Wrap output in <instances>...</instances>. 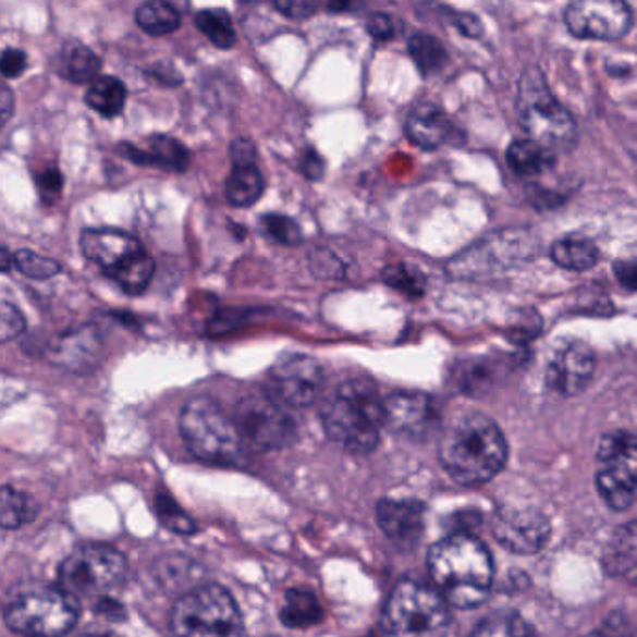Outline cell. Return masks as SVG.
Wrapping results in <instances>:
<instances>
[{"label":"cell","instance_id":"6da1fadb","mask_svg":"<svg viewBox=\"0 0 637 637\" xmlns=\"http://www.w3.org/2000/svg\"><path fill=\"white\" fill-rule=\"evenodd\" d=\"M507 440L485 414L468 413L445 425L438 457L457 483L483 485L507 463Z\"/></svg>","mask_w":637,"mask_h":637},{"label":"cell","instance_id":"7a4b0ae2","mask_svg":"<svg viewBox=\"0 0 637 637\" xmlns=\"http://www.w3.org/2000/svg\"><path fill=\"white\" fill-rule=\"evenodd\" d=\"M427 565L432 586L453 608L470 610L489 597L494 578L492 555L474 535H450L437 542Z\"/></svg>","mask_w":637,"mask_h":637},{"label":"cell","instance_id":"3957f363","mask_svg":"<svg viewBox=\"0 0 637 637\" xmlns=\"http://www.w3.org/2000/svg\"><path fill=\"white\" fill-rule=\"evenodd\" d=\"M321 419L334 442L351 453L367 455L379 445L380 431L387 427L384 400L369 380H347L322 403Z\"/></svg>","mask_w":637,"mask_h":637},{"label":"cell","instance_id":"277c9868","mask_svg":"<svg viewBox=\"0 0 637 637\" xmlns=\"http://www.w3.org/2000/svg\"><path fill=\"white\" fill-rule=\"evenodd\" d=\"M516 112L522 130L544 148L552 151L571 149L578 140V127L573 114L560 103L554 91L550 90L539 68L531 65L522 73Z\"/></svg>","mask_w":637,"mask_h":637},{"label":"cell","instance_id":"5b68a950","mask_svg":"<svg viewBox=\"0 0 637 637\" xmlns=\"http://www.w3.org/2000/svg\"><path fill=\"white\" fill-rule=\"evenodd\" d=\"M450 604L431 586L405 579L388 597L380 628L384 637H445Z\"/></svg>","mask_w":637,"mask_h":637},{"label":"cell","instance_id":"8992f818","mask_svg":"<svg viewBox=\"0 0 637 637\" xmlns=\"http://www.w3.org/2000/svg\"><path fill=\"white\" fill-rule=\"evenodd\" d=\"M181 437L194 457L211 464H232L245 451L233 414L211 397H194L183 406Z\"/></svg>","mask_w":637,"mask_h":637},{"label":"cell","instance_id":"52a82bcc","mask_svg":"<svg viewBox=\"0 0 637 637\" xmlns=\"http://www.w3.org/2000/svg\"><path fill=\"white\" fill-rule=\"evenodd\" d=\"M81 250L130 295H140L154 280V259L130 233L86 230L81 235Z\"/></svg>","mask_w":637,"mask_h":637},{"label":"cell","instance_id":"ba28073f","mask_svg":"<svg viewBox=\"0 0 637 637\" xmlns=\"http://www.w3.org/2000/svg\"><path fill=\"white\" fill-rule=\"evenodd\" d=\"M172 637H245L238 605L224 587L207 584L183 592L170 615Z\"/></svg>","mask_w":637,"mask_h":637},{"label":"cell","instance_id":"9c48e42d","mask_svg":"<svg viewBox=\"0 0 637 637\" xmlns=\"http://www.w3.org/2000/svg\"><path fill=\"white\" fill-rule=\"evenodd\" d=\"M78 600L64 589H41L21 595L7 612L13 632L26 637H62L77 625Z\"/></svg>","mask_w":637,"mask_h":637},{"label":"cell","instance_id":"30bf717a","mask_svg":"<svg viewBox=\"0 0 637 637\" xmlns=\"http://www.w3.org/2000/svg\"><path fill=\"white\" fill-rule=\"evenodd\" d=\"M245 450L274 451L293 444L296 424L290 406L272 393H250L233 413Z\"/></svg>","mask_w":637,"mask_h":637},{"label":"cell","instance_id":"8fae6325","mask_svg":"<svg viewBox=\"0 0 637 637\" xmlns=\"http://www.w3.org/2000/svg\"><path fill=\"white\" fill-rule=\"evenodd\" d=\"M597 489L608 507L626 511L637 495V437L610 432L597 448Z\"/></svg>","mask_w":637,"mask_h":637},{"label":"cell","instance_id":"7c38bea8","mask_svg":"<svg viewBox=\"0 0 637 637\" xmlns=\"http://www.w3.org/2000/svg\"><path fill=\"white\" fill-rule=\"evenodd\" d=\"M125 560L114 548L90 544L75 550L59 571L60 589L78 602L97 599L122 584Z\"/></svg>","mask_w":637,"mask_h":637},{"label":"cell","instance_id":"4fadbf2b","mask_svg":"<svg viewBox=\"0 0 637 637\" xmlns=\"http://www.w3.org/2000/svg\"><path fill=\"white\" fill-rule=\"evenodd\" d=\"M563 20L574 38L617 41L630 33L634 12L626 0H573Z\"/></svg>","mask_w":637,"mask_h":637},{"label":"cell","instance_id":"5bb4252c","mask_svg":"<svg viewBox=\"0 0 637 637\" xmlns=\"http://www.w3.org/2000/svg\"><path fill=\"white\" fill-rule=\"evenodd\" d=\"M274 397L290 408H306L319 400L324 387V373L319 362L306 354H290L271 371Z\"/></svg>","mask_w":637,"mask_h":637},{"label":"cell","instance_id":"9a60e30c","mask_svg":"<svg viewBox=\"0 0 637 637\" xmlns=\"http://www.w3.org/2000/svg\"><path fill=\"white\" fill-rule=\"evenodd\" d=\"M547 516L535 509L503 507L492 518V535L509 552L528 555L539 552L550 539Z\"/></svg>","mask_w":637,"mask_h":637},{"label":"cell","instance_id":"2e32d148","mask_svg":"<svg viewBox=\"0 0 637 637\" xmlns=\"http://www.w3.org/2000/svg\"><path fill=\"white\" fill-rule=\"evenodd\" d=\"M595 375V354L589 345L568 340L555 348L548 362V387L561 395H578L591 384Z\"/></svg>","mask_w":637,"mask_h":637},{"label":"cell","instance_id":"e0dca14e","mask_svg":"<svg viewBox=\"0 0 637 637\" xmlns=\"http://www.w3.org/2000/svg\"><path fill=\"white\" fill-rule=\"evenodd\" d=\"M387 427L403 437H425L437 425L434 401L418 392H397L384 400Z\"/></svg>","mask_w":637,"mask_h":637},{"label":"cell","instance_id":"ac0fdd59","mask_svg":"<svg viewBox=\"0 0 637 637\" xmlns=\"http://www.w3.org/2000/svg\"><path fill=\"white\" fill-rule=\"evenodd\" d=\"M103 342L94 327L71 330L65 334L57 335L47 348V356L54 366L64 367L70 371L86 373L97 366L101 358Z\"/></svg>","mask_w":637,"mask_h":637},{"label":"cell","instance_id":"d6986e66","mask_svg":"<svg viewBox=\"0 0 637 637\" xmlns=\"http://www.w3.org/2000/svg\"><path fill=\"white\" fill-rule=\"evenodd\" d=\"M377 522L397 547H416L424 535V505L408 500H382L377 505Z\"/></svg>","mask_w":637,"mask_h":637},{"label":"cell","instance_id":"ffe728a7","mask_svg":"<svg viewBox=\"0 0 637 637\" xmlns=\"http://www.w3.org/2000/svg\"><path fill=\"white\" fill-rule=\"evenodd\" d=\"M406 136L421 149H437L450 140L453 133L450 118L434 103H419L406 118Z\"/></svg>","mask_w":637,"mask_h":637},{"label":"cell","instance_id":"44dd1931","mask_svg":"<svg viewBox=\"0 0 637 637\" xmlns=\"http://www.w3.org/2000/svg\"><path fill=\"white\" fill-rule=\"evenodd\" d=\"M122 151L127 159L136 164L164 168V170H172V172H183L188 167V159H191L187 148L181 142L167 135L151 136L146 149L125 144L122 146Z\"/></svg>","mask_w":637,"mask_h":637},{"label":"cell","instance_id":"7402d4cb","mask_svg":"<svg viewBox=\"0 0 637 637\" xmlns=\"http://www.w3.org/2000/svg\"><path fill=\"white\" fill-rule=\"evenodd\" d=\"M602 566L608 576H625L637 568V518L613 534L602 555Z\"/></svg>","mask_w":637,"mask_h":637},{"label":"cell","instance_id":"603a6c76","mask_svg":"<svg viewBox=\"0 0 637 637\" xmlns=\"http://www.w3.org/2000/svg\"><path fill=\"white\" fill-rule=\"evenodd\" d=\"M232 174L225 181V198L235 207H250L261 198L265 180L256 161L232 162Z\"/></svg>","mask_w":637,"mask_h":637},{"label":"cell","instance_id":"cb8c5ba5","mask_svg":"<svg viewBox=\"0 0 637 637\" xmlns=\"http://www.w3.org/2000/svg\"><path fill=\"white\" fill-rule=\"evenodd\" d=\"M507 162L515 170V174L522 177H541L554 168L555 159L552 149L544 148L531 138H524L509 146Z\"/></svg>","mask_w":637,"mask_h":637},{"label":"cell","instance_id":"d4e9b609","mask_svg":"<svg viewBox=\"0 0 637 637\" xmlns=\"http://www.w3.org/2000/svg\"><path fill=\"white\" fill-rule=\"evenodd\" d=\"M57 64H59L57 73L60 77L75 84L94 83L101 71V60L96 52L81 44H73L62 49Z\"/></svg>","mask_w":637,"mask_h":637},{"label":"cell","instance_id":"484cf974","mask_svg":"<svg viewBox=\"0 0 637 637\" xmlns=\"http://www.w3.org/2000/svg\"><path fill=\"white\" fill-rule=\"evenodd\" d=\"M552 259L566 271H589L599 261V248L589 238L573 235L552 246Z\"/></svg>","mask_w":637,"mask_h":637},{"label":"cell","instance_id":"4316f807","mask_svg":"<svg viewBox=\"0 0 637 637\" xmlns=\"http://www.w3.org/2000/svg\"><path fill=\"white\" fill-rule=\"evenodd\" d=\"M38 503L33 495L13 487H0V528L17 529L26 526L38 516Z\"/></svg>","mask_w":637,"mask_h":637},{"label":"cell","instance_id":"83f0119b","mask_svg":"<svg viewBox=\"0 0 637 637\" xmlns=\"http://www.w3.org/2000/svg\"><path fill=\"white\" fill-rule=\"evenodd\" d=\"M125 99H127L125 84L114 77H97L86 91V105L105 118H117L118 114H122Z\"/></svg>","mask_w":637,"mask_h":637},{"label":"cell","instance_id":"f1b7e54d","mask_svg":"<svg viewBox=\"0 0 637 637\" xmlns=\"http://www.w3.org/2000/svg\"><path fill=\"white\" fill-rule=\"evenodd\" d=\"M321 602L308 589H291L285 595L282 608V621L291 628H308L321 623Z\"/></svg>","mask_w":637,"mask_h":637},{"label":"cell","instance_id":"f546056e","mask_svg":"<svg viewBox=\"0 0 637 637\" xmlns=\"http://www.w3.org/2000/svg\"><path fill=\"white\" fill-rule=\"evenodd\" d=\"M136 25L149 36H167L180 28L181 15L168 0H148L136 10Z\"/></svg>","mask_w":637,"mask_h":637},{"label":"cell","instance_id":"4dcf8cb0","mask_svg":"<svg viewBox=\"0 0 637 637\" xmlns=\"http://www.w3.org/2000/svg\"><path fill=\"white\" fill-rule=\"evenodd\" d=\"M155 576L168 591H191L193 579L198 578V565L183 555H168L155 565Z\"/></svg>","mask_w":637,"mask_h":637},{"label":"cell","instance_id":"1f68e13d","mask_svg":"<svg viewBox=\"0 0 637 637\" xmlns=\"http://www.w3.org/2000/svg\"><path fill=\"white\" fill-rule=\"evenodd\" d=\"M196 26L206 36L212 46L219 49H232L237 41V34L233 28V21L230 13L220 8H209L196 13Z\"/></svg>","mask_w":637,"mask_h":637},{"label":"cell","instance_id":"d6a6232c","mask_svg":"<svg viewBox=\"0 0 637 637\" xmlns=\"http://www.w3.org/2000/svg\"><path fill=\"white\" fill-rule=\"evenodd\" d=\"M408 52L413 57L414 64L421 71V75L438 73L448 64V51L442 46V41H438L429 34H414L408 41Z\"/></svg>","mask_w":637,"mask_h":637},{"label":"cell","instance_id":"836d02e7","mask_svg":"<svg viewBox=\"0 0 637 637\" xmlns=\"http://www.w3.org/2000/svg\"><path fill=\"white\" fill-rule=\"evenodd\" d=\"M470 637H534L529 626L513 613H494L483 618Z\"/></svg>","mask_w":637,"mask_h":637},{"label":"cell","instance_id":"e575fe53","mask_svg":"<svg viewBox=\"0 0 637 637\" xmlns=\"http://www.w3.org/2000/svg\"><path fill=\"white\" fill-rule=\"evenodd\" d=\"M13 267L26 278L49 280L60 272V265L51 258H44L36 252L21 250L13 256Z\"/></svg>","mask_w":637,"mask_h":637},{"label":"cell","instance_id":"d590c367","mask_svg":"<svg viewBox=\"0 0 637 637\" xmlns=\"http://www.w3.org/2000/svg\"><path fill=\"white\" fill-rule=\"evenodd\" d=\"M155 511L159 520L167 526L168 529H172L175 534L188 535L196 531L194 522L191 520V516L177 505V503L167 494H159L155 498Z\"/></svg>","mask_w":637,"mask_h":637},{"label":"cell","instance_id":"8d00e7d4","mask_svg":"<svg viewBox=\"0 0 637 637\" xmlns=\"http://www.w3.org/2000/svg\"><path fill=\"white\" fill-rule=\"evenodd\" d=\"M259 224L264 228L265 235L280 245L296 246L303 241L301 228L290 217L271 212V215H265L264 219L259 220Z\"/></svg>","mask_w":637,"mask_h":637},{"label":"cell","instance_id":"74e56055","mask_svg":"<svg viewBox=\"0 0 637 637\" xmlns=\"http://www.w3.org/2000/svg\"><path fill=\"white\" fill-rule=\"evenodd\" d=\"M384 280L392 285L393 290L403 291L406 295L416 296L424 293V280L419 277V272H414L406 265L388 267L384 271Z\"/></svg>","mask_w":637,"mask_h":637},{"label":"cell","instance_id":"f35d334b","mask_svg":"<svg viewBox=\"0 0 637 637\" xmlns=\"http://www.w3.org/2000/svg\"><path fill=\"white\" fill-rule=\"evenodd\" d=\"M26 329L25 316L13 304L0 303V343L20 338Z\"/></svg>","mask_w":637,"mask_h":637},{"label":"cell","instance_id":"ab89813d","mask_svg":"<svg viewBox=\"0 0 637 637\" xmlns=\"http://www.w3.org/2000/svg\"><path fill=\"white\" fill-rule=\"evenodd\" d=\"M278 12L291 20H306L316 13L319 0H274Z\"/></svg>","mask_w":637,"mask_h":637},{"label":"cell","instance_id":"60d3db41","mask_svg":"<svg viewBox=\"0 0 637 637\" xmlns=\"http://www.w3.org/2000/svg\"><path fill=\"white\" fill-rule=\"evenodd\" d=\"M26 54L20 49H7L0 54V75L7 78H17L26 70Z\"/></svg>","mask_w":637,"mask_h":637},{"label":"cell","instance_id":"b9f144b4","mask_svg":"<svg viewBox=\"0 0 637 637\" xmlns=\"http://www.w3.org/2000/svg\"><path fill=\"white\" fill-rule=\"evenodd\" d=\"M367 33L377 41H388L395 36V25L388 13H373L367 20Z\"/></svg>","mask_w":637,"mask_h":637},{"label":"cell","instance_id":"7bdbcfd3","mask_svg":"<svg viewBox=\"0 0 637 637\" xmlns=\"http://www.w3.org/2000/svg\"><path fill=\"white\" fill-rule=\"evenodd\" d=\"M451 21L457 26L458 33L466 38H481L483 36V23L474 13L451 12Z\"/></svg>","mask_w":637,"mask_h":637},{"label":"cell","instance_id":"ee69618b","mask_svg":"<svg viewBox=\"0 0 637 637\" xmlns=\"http://www.w3.org/2000/svg\"><path fill=\"white\" fill-rule=\"evenodd\" d=\"M38 187L41 191V198L46 201L59 200L62 193V174L59 170H46L38 177Z\"/></svg>","mask_w":637,"mask_h":637},{"label":"cell","instance_id":"f6af8a7d","mask_svg":"<svg viewBox=\"0 0 637 637\" xmlns=\"http://www.w3.org/2000/svg\"><path fill=\"white\" fill-rule=\"evenodd\" d=\"M613 271L625 290L637 291V259H618Z\"/></svg>","mask_w":637,"mask_h":637},{"label":"cell","instance_id":"bcb514c9","mask_svg":"<svg viewBox=\"0 0 637 637\" xmlns=\"http://www.w3.org/2000/svg\"><path fill=\"white\" fill-rule=\"evenodd\" d=\"M301 170H303V174L309 177V180H321L322 172H324V162H322L321 155L314 151V149H308L303 155Z\"/></svg>","mask_w":637,"mask_h":637},{"label":"cell","instance_id":"7dc6e473","mask_svg":"<svg viewBox=\"0 0 637 637\" xmlns=\"http://www.w3.org/2000/svg\"><path fill=\"white\" fill-rule=\"evenodd\" d=\"M13 109H15V99L8 84L0 78V130L10 122L12 118Z\"/></svg>","mask_w":637,"mask_h":637},{"label":"cell","instance_id":"c3c4849f","mask_svg":"<svg viewBox=\"0 0 637 637\" xmlns=\"http://www.w3.org/2000/svg\"><path fill=\"white\" fill-rule=\"evenodd\" d=\"M364 0H327V8L332 13L358 12Z\"/></svg>","mask_w":637,"mask_h":637},{"label":"cell","instance_id":"681fc988","mask_svg":"<svg viewBox=\"0 0 637 637\" xmlns=\"http://www.w3.org/2000/svg\"><path fill=\"white\" fill-rule=\"evenodd\" d=\"M13 267V256H10L7 250L0 248V271H10Z\"/></svg>","mask_w":637,"mask_h":637},{"label":"cell","instance_id":"f907efd6","mask_svg":"<svg viewBox=\"0 0 637 637\" xmlns=\"http://www.w3.org/2000/svg\"><path fill=\"white\" fill-rule=\"evenodd\" d=\"M81 637H117V636H112V634H88V636H81Z\"/></svg>","mask_w":637,"mask_h":637}]
</instances>
